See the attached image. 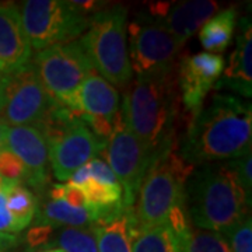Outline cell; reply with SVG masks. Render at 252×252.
Segmentation results:
<instances>
[{
    "instance_id": "d6a6232c",
    "label": "cell",
    "mask_w": 252,
    "mask_h": 252,
    "mask_svg": "<svg viewBox=\"0 0 252 252\" xmlns=\"http://www.w3.org/2000/svg\"><path fill=\"white\" fill-rule=\"evenodd\" d=\"M72 3V6L74 9H77L80 13L83 14H86V16H89L93 10H98L102 7V3L101 1H84V0H73L70 1Z\"/></svg>"
},
{
    "instance_id": "d4e9b609",
    "label": "cell",
    "mask_w": 252,
    "mask_h": 252,
    "mask_svg": "<svg viewBox=\"0 0 252 252\" xmlns=\"http://www.w3.org/2000/svg\"><path fill=\"white\" fill-rule=\"evenodd\" d=\"M187 252H231L225 238L220 233L202 230V228H190L189 230L187 245Z\"/></svg>"
},
{
    "instance_id": "ba28073f",
    "label": "cell",
    "mask_w": 252,
    "mask_h": 252,
    "mask_svg": "<svg viewBox=\"0 0 252 252\" xmlns=\"http://www.w3.org/2000/svg\"><path fill=\"white\" fill-rule=\"evenodd\" d=\"M129 62L136 79H161L172 74L184 44L158 18H139L129 26Z\"/></svg>"
},
{
    "instance_id": "d590c367",
    "label": "cell",
    "mask_w": 252,
    "mask_h": 252,
    "mask_svg": "<svg viewBox=\"0 0 252 252\" xmlns=\"http://www.w3.org/2000/svg\"><path fill=\"white\" fill-rule=\"evenodd\" d=\"M42 252H63L61 250H48V251H42Z\"/></svg>"
},
{
    "instance_id": "ac0fdd59",
    "label": "cell",
    "mask_w": 252,
    "mask_h": 252,
    "mask_svg": "<svg viewBox=\"0 0 252 252\" xmlns=\"http://www.w3.org/2000/svg\"><path fill=\"white\" fill-rule=\"evenodd\" d=\"M79 105L84 115L114 121L119 114V94L117 89L94 69L81 83Z\"/></svg>"
},
{
    "instance_id": "277c9868",
    "label": "cell",
    "mask_w": 252,
    "mask_h": 252,
    "mask_svg": "<svg viewBox=\"0 0 252 252\" xmlns=\"http://www.w3.org/2000/svg\"><path fill=\"white\" fill-rule=\"evenodd\" d=\"M193 171L171 149L149 168L132 207V231L167 223L175 207L185 206V184Z\"/></svg>"
},
{
    "instance_id": "9a60e30c",
    "label": "cell",
    "mask_w": 252,
    "mask_h": 252,
    "mask_svg": "<svg viewBox=\"0 0 252 252\" xmlns=\"http://www.w3.org/2000/svg\"><path fill=\"white\" fill-rule=\"evenodd\" d=\"M132 207L122 200L104 207L93 224L98 252H132Z\"/></svg>"
},
{
    "instance_id": "836d02e7",
    "label": "cell",
    "mask_w": 252,
    "mask_h": 252,
    "mask_svg": "<svg viewBox=\"0 0 252 252\" xmlns=\"http://www.w3.org/2000/svg\"><path fill=\"white\" fill-rule=\"evenodd\" d=\"M17 245V237L0 233V252H9Z\"/></svg>"
},
{
    "instance_id": "ffe728a7",
    "label": "cell",
    "mask_w": 252,
    "mask_h": 252,
    "mask_svg": "<svg viewBox=\"0 0 252 252\" xmlns=\"http://www.w3.org/2000/svg\"><path fill=\"white\" fill-rule=\"evenodd\" d=\"M97 221V210L94 207L69 206L63 200H48L41 206L36 217V225H66V227H90Z\"/></svg>"
},
{
    "instance_id": "6da1fadb",
    "label": "cell",
    "mask_w": 252,
    "mask_h": 252,
    "mask_svg": "<svg viewBox=\"0 0 252 252\" xmlns=\"http://www.w3.org/2000/svg\"><path fill=\"white\" fill-rule=\"evenodd\" d=\"M251 104L234 94L216 93L190 118L180 157L192 167L231 161L251 150Z\"/></svg>"
},
{
    "instance_id": "603a6c76",
    "label": "cell",
    "mask_w": 252,
    "mask_h": 252,
    "mask_svg": "<svg viewBox=\"0 0 252 252\" xmlns=\"http://www.w3.org/2000/svg\"><path fill=\"white\" fill-rule=\"evenodd\" d=\"M46 247L63 252H98L94 227H63L49 237Z\"/></svg>"
},
{
    "instance_id": "8992f818",
    "label": "cell",
    "mask_w": 252,
    "mask_h": 252,
    "mask_svg": "<svg viewBox=\"0 0 252 252\" xmlns=\"http://www.w3.org/2000/svg\"><path fill=\"white\" fill-rule=\"evenodd\" d=\"M31 63L51 98L81 115L79 90L94 67L80 42L72 41L49 46L39 51Z\"/></svg>"
},
{
    "instance_id": "83f0119b",
    "label": "cell",
    "mask_w": 252,
    "mask_h": 252,
    "mask_svg": "<svg viewBox=\"0 0 252 252\" xmlns=\"http://www.w3.org/2000/svg\"><path fill=\"white\" fill-rule=\"evenodd\" d=\"M49 196H51V200H63L69 206L76 207V209L87 207L86 195H84L81 187L73 185L70 182H67L64 185H54L51 189Z\"/></svg>"
},
{
    "instance_id": "5b68a950",
    "label": "cell",
    "mask_w": 252,
    "mask_h": 252,
    "mask_svg": "<svg viewBox=\"0 0 252 252\" xmlns=\"http://www.w3.org/2000/svg\"><path fill=\"white\" fill-rule=\"evenodd\" d=\"M126 16L124 6L95 13L90 18L87 32L79 41L95 72L114 87H126L132 79L126 46Z\"/></svg>"
},
{
    "instance_id": "4316f807",
    "label": "cell",
    "mask_w": 252,
    "mask_h": 252,
    "mask_svg": "<svg viewBox=\"0 0 252 252\" xmlns=\"http://www.w3.org/2000/svg\"><path fill=\"white\" fill-rule=\"evenodd\" d=\"M0 178L13 182H23L26 180L24 164L7 147L0 149Z\"/></svg>"
},
{
    "instance_id": "30bf717a",
    "label": "cell",
    "mask_w": 252,
    "mask_h": 252,
    "mask_svg": "<svg viewBox=\"0 0 252 252\" xmlns=\"http://www.w3.org/2000/svg\"><path fill=\"white\" fill-rule=\"evenodd\" d=\"M104 154L122 189V203L126 207H133L140 185L156 157L126 129L121 111Z\"/></svg>"
},
{
    "instance_id": "52a82bcc",
    "label": "cell",
    "mask_w": 252,
    "mask_h": 252,
    "mask_svg": "<svg viewBox=\"0 0 252 252\" xmlns=\"http://www.w3.org/2000/svg\"><path fill=\"white\" fill-rule=\"evenodd\" d=\"M18 10L30 45L38 52L74 41L91 18L63 0H27Z\"/></svg>"
},
{
    "instance_id": "7c38bea8",
    "label": "cell",
    "mask_w": 252,
    "mask_h": 252,
    "mask_svg": "<svg viewBox=\"0 0 252 252\" xmlns=\"http://www.w3.org/2000/svg\"><path fill=\"white\" fill-rule=\"evenodd\" d=\"M224 69L223 56L216 54L200 52L181 59L178 67L181 101L190 118L202 108L209 91L213 89Z\"/></svg>"
},
{
    "instance_id": "3957f363",
    "label": "cell",
    "mask_w": 252,
    "mask_h": 252,
    "mask_svg": "<svg viewBox=\"0 0 252 252\" xmlns=\"http://www.w3.org/2000/svg\"><path fill=\"white\" fill-rule=\"evenodd\" d=\"M119 111L126 129L156 158L171 150L177 117L172 74L161 79H136L127 84Z\"/></svg>"
},
{
    "instance_id": "f1b7e54d",
    "label": "cell",
    "mask_w": 252,
    "mask_h": 252,
    "mask_svg": "<svg viewBox=\"0 0 252 252\" xmlns=\"http://www.w3.org/2000/svg\"><path fill=\"white\" fill-rule=\"evenodd\" d=\"M233 170L237 174V178L241 182V187L245 190L247 198H252V153L251 150L240 156L238 158L230 161Z\"/></svg>"
},
{
    "instance_id": "7402d4cb",
    "label": "cell",
    "mask_w": 252,
    "mask_h": 252,
    "mask_svg": "<svg viewBox=\"0 0 252 252\" xmlns=\"http://www.w3.org/2000/svg\"><path fill=\"white\" fill-rule=\"evenodd\" d=\"M3 190L10 216L13 219L16 233L31 224L36 213V200L32 192L21 182L3 180Z\"/></svg>"
},
{
    "instance_id": "484cf974",
    "label": "cell",
    "mask_w": 252,
    "mask_h": 252,
    "mask_svg": "<svg viewBox=\"0 0 252 252\" xmlns=\"http://www.w3.org/2000/svg\"><path fill=\"white\" fill-rule=\"evenodd\" d=\"M221 235L225 238L231 252H252L251 215L243 217Z\"/></svg>"
},
{
    "instance_id": "44dd1931",
    "label": "cell",
    "mask_w": 252,
    "mask_h": 252,
    "mask_svg": "<svg viewBox=\"0 0 252 252\" xmlns=\"http://www.w3.org/2000/svg\"><path fill=\"white\" fill-rule=\"evenodd\" d=\"M237 10L234 7L221 10L215 17L207 20L199 32V41L209 54H220L227 49L234 36Z\"/></svg>"
},
{
    "instance_id": "f546056e",
    "label": "cell",
    "mask_w": 252,
    "mask_h": 252,
    "mask_svg": "<svg viewBox=\"0 0 252 252\" xmlns=\"http://www.w3.org/2000/svg\"><path fill=\"white\" fill-rule=\"evenodd\" d=\"M86 168L89 172V180L98 181L102 184H108V185H119L118 184L117 177L109 168V165L101 158H94L90 162L86 164Z\"/></svg>"
},
{
    "instance_id": "1f68e13d",
    "label": "cell",
    "mask_w": 252,
    "mask_h": 252,
    "mask_svg": "<svg viewBox=\"0 0 252 252\" xmlns=\"http://www.w3.org/2000/svg\"><path fill=\"white\" fill-rule=\"evenodd\" d=\"M52 231H54V227H51V225H35V227H32L27 234L28 244L31 247L44 245V244L46 245Z\"/></svg>"
},
{
    "instance_id": "4dcf8cb0",
    "label": "cell",
    "mask_w": 252,
    "mask_h": 252,
    "mask_svg": "<svg viewBox=\"0 0 252 252\" xmlns=\"http://www.w3.org/2000/svg\"><path fill=\"white\" fill-rule=\"evenodd\" d=\"M0 233L6 234H16V228L13 219L10 216L7 210V203H6V195L3 190V181L0 182Z\"/></svg>"
},
{
    "instance_id": "e575fe53",
    "label": "cell",
    "mask_w": 252,
    "mask_h": 252,
    "mask_svg": "<svg viewBox=\"0 0 252 252\" xmlns=\"http://www.w3.org/2000/svg\"><path fill=\"white\" fill-rule=\"evenodd\" d=\"M6 130H7V126L0 124V149L6 147Z\"/></svg>"
},
{
    "instance_id": "9c48e42d",
    "label": "cell",
    "mask_w": 252,
    "mask_h": 252,
    "mask_svg": "<svg viewBox=\"0 0 252 252\" xmlns=\"http://www.w3.org/2000/svg\"><path fill=\"white\" fill-rule=\"evenodd\" d=\"M55 99L46 93L30 62L0 77V124L7 127L35 125L45 117Z\"/></svg>"
},
{
    "instance_id": "2e32d148",
    "label": "cell",
    "mask_w": 252,
    "mask_h": 252,
    "mask_svg": "<svg viewBox=\"0 0 252 252\" xmlns=\"http://www.w3.org/2000/svg\"><path fill=\"white\" fill-rule=\"evenodd\" d=\"M252 27L250 18H243L241 32L224 69V77L217 83L219 89L227 87L244 98L252 95Z\"/></svg>"
},
{
    "instance_id": "74e56055",
    "label": "cell",
    "mask_w": 252,
    "mask_h": 252,
    "mask_svg": "<svg viewBox=\"0 0 252 252\" xmlns=\"http://www.w3.org/2000/svg\"><path fill=\"white\" fill-rule=\"evenodd\" d=\"M0 77H1V73H0Z\"/></svg>"
},
{
    "instance_id": "7a4b0ae2",
    "label": "cell",
    "mask_w": 252,
    "mask_h": 252,
    "mask_svg": "<svg viewBox=\"0 0 252 252\" xmlns=\"http://www.w3.org/2000/svg\"><path fill=\"white\" fill-rule=\"evenodd\" d=\"M185 207L196 228L220 234L250 215L251 200L230 161L199 165L185 184Z\"/></svg>"
},
{
    "instance_id": "e0dca14e",
    "label": "cell",
    "mask_w": 252,
    "mask_h": 252,
    "mask_svg": "<svg viewBox=\"0 0 252 252\" xmlns=\"http://www.w3.org/2000/svg\"><path fill=\"white\" fill-rule=\"evenodd\" d=\"M217 9L219 3L212 0L180 1L170 6L161 21L181 44H185L199 28L205 26L207 20H210Z\"/></svg>"
},
{
    "instance_id": "8fae6325",
    "label": "cell",
    "mask_w": 252,
    "mask_h": 252,
    "mask_svg": "<svg viewBox=\"0 0 252 252\" xmlns=\"http://www.w3.org/2000/svg\"><path fill=\"white\" fill-rule=\"evenodd\" d=\"M46 144L54 175L58 180L69 181L80 167L104 153L108 142L98 139L81 118H77Z\"/></svg>"
},
{
    "instance_id": "4fadbf2b",
    "label": "cell",
    "mask_w": 252,
    "mask_h": 252,
    "mask_svg": "<svg viewBox=\"0 0 252 252\" xmlns=\"http://www.w3.org/2000/svg\"><path fill=\"white\" fill-rule=\"evenodd\" d=\"M6 147L17 156L26 168V182L41 190L48 181V144L35 125L13 126L6 130Z\"/></svg>"
},
{
    "instance_id": "d6986e66",
    "label": "cell",
    "mask_w": 252,
    "mask_h": 252,
    "mask_svg": "<svg viewBox=\"0 0 252 252\" xmlns=\"http://www.w3.org/2000/svg\"><path fill=\"white\" fill-rule=\"evenodd\" d=\"M189 230L177 233L168 223L136 228L132 231V252H187Z\"/></svg>"
},
{
    "instance_id": "cb8c5ba5",
    "label": "cell",
    "mask_w": 252,
    "mask_h": 252,
    "mask_svg": "<svg viewBox=\"0 0 252 252\" xmlns=\"http://www.w3.org/2000/svg\"><path fill=\"white\" fill-rule=\"evenodd\" d=\"M86 195L87 206L107 207L122 200V189L119 185H108L98 181L89 180L81 185Z\"/></svg>"
},
{
    "instance_id": "5bb4252c",
    "label": "cell",
    "mask_w": 252,
    "mask_h": 252,
    "mask_svg": "<svg viewBox=\"0 0 252 252\" xmlns=\"http://www.w3.org/2000/svg\"><path fill=\"white\" fill-rule=\"evenodd\" d=\"M32 48L14 3H0V73L16 72L30 63Z\"/></svg>"
},
{
    "instance_id": "8d00e7d4",
    "label": "cell",
    "mask_w": 252,
    "mask_h": 252,
    "mask_svg": "<svg viewBox=\"0 0 252 252\" xmlns=\"http://www.w3.org/2000/svg\"><path fill=\"white\" fill-rule=\"evenodd\" d=\"M1 181H3V180H1V178H0V182H1Z\"/></svg>"
}]
</instances>
